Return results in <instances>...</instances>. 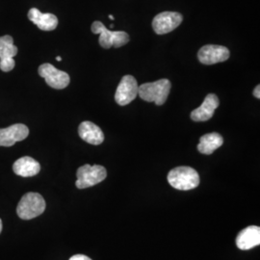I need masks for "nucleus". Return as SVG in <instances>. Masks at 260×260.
<instances>
[{
  "label": "nucleus",
  "instance_id": "f257e3e1",
  "mask_svg": "<svg viewBox=\"0 0 260 260\" xmlns=\"http://www.w3.org/2000/svg\"><path fill=\"white\" fill-rule=\"evenodd\" d=\"M170 185L180 191H188L197 188L200 184V176L195 169L187 166L177 167L168 174Z\"/></svg>",
  "mask_w": 260,
  "mask_h": 260
},
{
  "label": "nucleus",
  "instance_id": "f03ea898",
  "mask_svg": "<svg viewBox=\"0 0 260 260\" xmlns=\"http://www.w3.org/2000/svg\"><path fill=\"white\" fill-rule=\"evenodd\" d=\"M172 85L168 79H160L154 82L145 83L139 87L138 95L148 103H154L162 105L166 103Z\"/></svg>",
  "mask_w": 260,
  "mask_h": 260
},
{
  "label": "nucleus",
  "instance_id": "7ed1b4c3",
  "mask_svg": "<svg viewBox=\"0 0 260 260\" xmlns=\"http://www.w3.org/2000/svg\"><path fill=\"white\" fill-rule=\"evenodd\" d=\"M46 209V202L44 198L38 193L30 192L23 196L17 208V213L22 220L34 219Z\"/></svg>",
  "mask_w": 260,
  "mask_h": 260
},
{
  "label": "nucleus",
  "instance_id": "20e7f679",
  "mask_svg": "<svg viewBox=\"0 0 260 260\" xmlns=\"http://www.w3.org/2000/svg\"><path fill=\"white\" fill-rule=\"evenodd\" d=\"M91 29L94 34H100V45L106 49L112 47H121L129 42V36L126 32L108 30L101 21H94Z\"/></svg>",
  "mask_w": 260,
  "mask_h": 260
},
{
  "label": "nucleus",
  "instance_id": "39448f33",
  "mask_svg": "<svg viewBox=\"0 0 260 260\" xmlns=\"http://www.w3.org/2000/svg\"><path fill=\"white\" fill-rule=\"evenodd\" d=\"M77 180L75 185L78 189H86L96 185L107 177V171L101 165H83L76 172Z\"/></svg>",
  "mask_w": 260,
  "mask_h": 260
},
{
  "label": "nucleus",
  "instance_id": "423d86ee",
  "mask_svg": "<svg viewBox=\"0 0 260 260\" xmlns=\"http://www.w3.org/2000/svg\"><path fill=\"white\" fill-rule=\"evenodd\" d=\"M138 92L139 86L135 77L132 75H124L116 90L115 101L119 105L125 106L138 96Z\"/></svg>",
  "mask_w": 260,
  "mask_h": 260
},
{
  "label": "nucleus",
  "instance_id": "0eeeda50",
  "mask_svg": "<svg viewBox=\"0 0 260 260\" xmlns=\"http://www.w3.org/2000/svg\"><path fill=\"white\" fill-rule=\"evenodd\" d=\"M38 73L41 77L45 78L47 85L56 90H62L71 82L70 75L65 72L59 71L51 64H43L39 67Z\"/></svg>",
  "mask_w": 260,
  "mask_h": 260
},
{
  "label": "nucleus",
  "instance_id": "6e6552de",
  "mask_svg": "<svg viewBox=\"0 0 260 260\" xmlns=\"http://www.w3.org/2000/svg\"><path fill=\"white\" fill-rule=\"evenodd\" d=\"M182 19V15L177 12H163L152 20V28L158 35H164L178 27Z\"/></svg>",
  "mask_w": 260,
  "mask_h": 260
},
{
  "label": "nucleus",
  "instance_id": "1a4fd4ad",
  "mask_svg": "<svg viewBox=\"0 0 260 260\" xmlns=\"http://www.w3.org/2000/svg\"><path fill=\"white\" fill-rule=\"evenodd\" d=\"M230 50L225 47L207 45L202 47L198 52V58L204 65H214L222 63L230 58Z\"/></svg>",
  "mask_w": 260,
  "mask_h": 260
},
{
  "label": "nucleus",
  "instance_id": "9d476101",
  "mask_svg": "<svg viewBox=\"0 0 260 260\" xmlns=\"http://www.w3.org/2000/svg\"><path fill=\"white\" fill-rule=\"evenodd\" d=\"M28 134L27 126L21 123H16L7 128H2L0 129V147H11L27 138Z\"/></svg>",
  "mask_w": 260,
  "mask_h": 260
},
{
  "label": "nucleus",
  "instance_id": "9b49d317",
  "mask_svg": "<svg viewBox=\"0 0 260 260\" xmlns=\"http://www.w3.org/2000/svg\"><path fill=\"white\" fill-rule=\"evenodd\" d=\"M219 99L215 93L205 96L203 104L191 113V119L194 121H206L213 117L214 112L219 107Z\"/></svg>",
  "mask_w": 260,
  "mask_h": 260
},
{
  "label": "nucleus",
  "instance_id": "f8f14e48",
  "mask_svg": "<svg viewBox=\"0 0 260 260\" xmlns=\"http://www.w3.org/2000/svg\"><path fill=\"white\" fill-rule=\"evenodd\" d=\"M236 246L242 251H248L259 246L260 228L256 225H250L238 233L236 237Z\"/></svg>",
  "mask_w": 260,
  "mask_h": 260
},
{
  "label": "nucleus",
  "instance_id": "ddd939ff",
  "mask_svg": "<svg viewBox=\"0 0 260 260\" xmlns=\"http://www.w3.org/2000/svg\"><path fill=\"white\" fill-rule=\"evenodd\" d=\"M78 134L81 139L91 145H101L104 141V134L101 127L92 121H83L78 127Z\"/></svg>",
  "mask_w": 260,
  "mask_h": 260
},
{
  "label": "nucleus",
  "instance_id": "4468645a",
  "mask_svg": "<svg viewBox=\"0 0 260 260\" xmlns=\"http://www.w3.org/2000/svg\"><path fill=\"white\" fill-rule=\"evenodd\" d=\"M28 19L44 31H52L58 25V19L55 15L49 13L44 14L37 8L29 10Z\"/></svg>",
  "mask_w": 260,
  "mask_h": 260
},
{
  "label": "nucleus",
  "instance_id": "2eb2a0df",
  "mask_svg": "<svg viewBox=\"0 0 260 260\" xmlns=\"http://www.w3.org/2000/svg\"><path fill=\"white\" fill-rule=\"evenodd\" d=\"M13 171L19 177H34L40 173L41 165L34 158L24 156L19 158L14 163Z\"/></svg>",
  "mask_w": 260,
  "mask_h": 260
},
{
  "label": "nucleus",
  "instance_id": "dca6fc26",
  "mask_svg": "<svg viewBox=\"0 0 260 260\" xmlns=\"http://www.w3.org/2000/svg\"><path fill=\"white\" fill-rule=\"evenodd\" d=\"M223 144V137L219 133H208L201 137L198 145V150L203 154H212L216 149H219Z\"/></svg>",
  "mask_w": 260,
  "mask_h": 260
},
{
  "label": "nucleus",
  "instance_id": "f3484780",
  "mask_svg": "<svg viewBox=\"0 0 260 260\" xmlns=\"http://www.w3.org/2000/svg\"><path fill=\"white\" fill-rule=\"evenodd\" d=\"M18 54V47L14 45L13 38L6 35L0 37V60L14 58Z\"/></svg>",
  "mask_w": 260,
  "mask_h": 260
},
{
  "label": "nucleus",
  "instance_id": "a211bd4d",
  "mask_svg": "<svg viewBox=\"0 0 260 260\" xmlns=\"http://www.w3.org/2000/svg\"><path fill=\"white\" fill-rule=\"evenodd\" d=\"M15 60L14 58H10V59H5V60H0V70L4 73H8L11 72L14 68H15Z\"/></svg>",
  "mask_w": 260,
  "mask_h": 260
},
{
  "label": "nucleus",
  "instance_id": "6ab92c4d",
  "mask_svg": "<svg viewBox=\"0 0 260 260\" xmlns=\"http://www.w3.org/2000/svg\"><path fill=\"white\" fill-rule=\"evenodd\" d=\"M70 260H92L90 257H88L87 255L84 254H75L74 256H72Z\"/></svg>",
  "mask_w": 260,
  "mask_h": 260
},
{
  "label": "nucleus",
  "instance_id": "aec40b11",
  "mask_svg": "<svg viewBox=\"0 0 260 260\" xmlns=\"http://www.w3.org/2000/svg\"><path fill=\"white\" fill-rule=\"evenodd\" d=\"M260 86L259 85H257L256 87H255V89L253 90V95L256 98V99H260Z\"/></svg>",
  "mask_w": 260,
  "mask_h": 260
},
{
  "label": "nucleus",
  "instance_id": "412c9836",
  "mask_svg": "<svg viewBox=\"0 0 260 260\" xmlns=\"http://www.w3.org/2000/svg\"><path fill=\"white\" fill-rule=\"evenodd\" d=\"M56 60H57V61H58V62H60V61H61V60H62V58H61V57H60V56H57V57H56Z\"/></svg>",
  "mask_w": 260,
  "mask_h": 260
},
{
  "label": "nucleus",
  "instance_id": "4be33fe9",
  "mask_svg": "<svg viewBox=\"0 0 260 260\" xmlns=\"http://www.w3.org/2000/svg\"><path fill=\"white\" fill-rule=\"evenodd\" d=\"M2 232V221H1V219H0V233Z\"/></svg>",
  "mask_w": 260,
  "mask_h": 260
},
{
  "label": "nucleus",
  "instance_id": "5701e85b",
  "mask_svg": "<svg viewBox=\"0 0 260 260\" xmlns=\"http://www.w3.org/2000/svg\"><path fill=\"white\" fill-rule=\"evenodd\" d=\"M109 18L111 19H114V17H113V16H109Z\"/></svg>",
  "mask_w": 260,
  "mask_h": 260
}]
</instances>
